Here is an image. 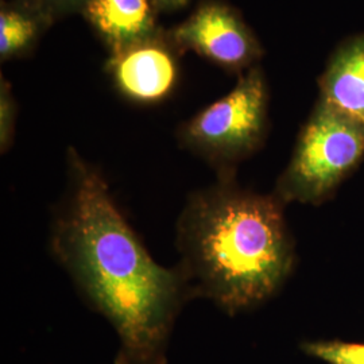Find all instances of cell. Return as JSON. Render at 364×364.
Returning <instances> with one entry per match:
<instances>
[{
	"label": "cell",
	"instance_id": "cell-1",
	"mask_svg": "<svg viewBox=\"0 0 364 364\" xmlns=\"http://www.w3.org/2000/svg\"><path fill=\"white\" fill-rule=\"evenodd\" d=\"M50 251L81 297L119 338L115 364H168L170 336L195 299L178 266L151 258L109 191L105 176L73 147L66 189L55 208Z\"/></svg>",
	"mask_w": 364,
	"mask_h": 364
},
{
	"label": "cell",
	"instance_id": "cell-2",
	"mask_svg": "<svg viewBox=\"0 0 364 364\" xmlns=\"http://www.w3.org/2000/svg\"><path fill=\"white\" fill-rule=\"evenodd\" d=\"M275 196L216 180L188 197L177 219V264L195 299L235 316L272 299L294 264L293 240Z\"/></svg>",
	"mask_w": 364,
	"mask_h": 364
},
{
	"label": "cell",
	"instance_id": "cell-3",
	"mask_svg": "<svg viewBox=\"0 0 364 364\" xmlns=\"http://www.w3.org/2000/svg\"><path fill=\"white\" fill-rule=\"evenodd\" d=\"M269 100L266 76L252 66L237 76L232 91L180 126L178 144L207 162L216 180L236 178L237 165L264 144Z\"/></svg>",
	"mask_w": 364,
	"mask_h": 364
},
{
	"label": "cell",
	"instance_id": "cell-4",
	"mask_svg": "<svg viewBox=\"0 0 364 364\" xmlns=\"http://www.w3.org/2000/svg\"><path fill=\"white\" fill-rule=\"evenodd\" d=\"M363 158L364 122L318 99L274 196L285 205H318L335 193Z\"/></svg>",
	"mask_w": 364,
	"mask_h": 364
},
{
	"label": "cell",
	"instance_id": "cell-5",
	"mask_svg": "<svg viewBox=\"0 0 364 364\" xmlns=\"http://www.w3.org/2000/svg\"><path fill=\"white\" fill-rule=\"evenodd\" d=\"M170 39L183 54L193 52L242 75L259 65L263 48L237 10L221 0H204L182 23L168 30Z\"/></svg>",
	"mask_w": 364,
	"mask_h": 364
},
{
	"label": "cell",
	"instance_id": "cell-6",
	"mask_svg": "<svg viewBox=\"0 0 364 364\" xmlns=\"http://www.w3.org/2000/svg\"><path fill=\"white\" fill-rule=\"evenodd\" d=\"M181 55L168 30L161 27L153 36L109 54L105 72L124 99L156 105L176 91Z\"/></svg>",
	"mask_w": 364,
	"mask_h": 364
},
{
	"label": "cell",
	"instance_id": "cell-7",
	"mask_svg": "<svg viewBox=\"0 0 364 364\" xmlns=\"http://www.w3.org/2000/svg\"><path fill=\"white\" fill-rule=\"evenodd\" d=\"M154 0H87L80 14L109 54L156 33Z\"/></svg>",
	"mask_w": 364,
	"mask_h": 364
},
{
	"label": "cell",
	"instance_id": "cell-8",
	"mask_svg": "<svg viewBox=\"0 0 364 364\" xmlns=\"http://www.w3.org/2000/svg\"><path fill=\"white\" fill-rule=\"evenodd\" d=\"M320 100L364 122V34L344 39L318 78Z\"/></svg>",
	"mask_w": 364,
	"mask_h": 364
},
{
	"label": "cell",
	"instance_id": "cell-9",
	"mask_svg": "<svg viewBox=\"0 0 364 364\" xmlns=\"http://www.w3.org/2000/svg\"><path fill=\"white\" fill-rule=\"evenodd\" d=\"M45 14L19 0H1L0 4V60L1 63L26 57L52 26Z\"/></svg>",
	"mask_w": 364,
	"mask_h": 364
},
{
	"label": "cell",
	"instance_id": "cell-10",
	"mask_svg": "<svg viewBox=\"0 0 364 364\" xmlns=\"http://www.w3.org/2000/svg\"><path fill=\"white\" fill-rule=\"evenodd\" d=\"M301 350L326 364H364V343L306 341Z\"/></svg>",
	"mask_w": 364,
	"mask_h": 364
},
{
	"label": "cell",
	"instance_id": "cell-11",
	"mask_svg": "<svg viewBox=\"0 0 364 364\" xmlns=\"http://www.w3.org/2000/svg\"><path fill=\"white\" fill-rule=\"evenodd\" d=\"M16 117H18V105L11 91V85L1 76L0 77V150H1V154H6L13 144Z\"/></svg>",
	"mask_w": 364,
	"mask_h": 364
},
{
	"label": "cell",
	"instance_id": "cell-12",
	"mask_svg": "<svg viewBox=\"0 0 364 364\" xmlns=\"http://www.w3.org/2000/svg\"><path fill=\"white\" fill-rule=\"evenodd\" d=\"M45 14L50 21L55 22L66 15L80 13L87 0H19Z\"/></svg>",
	"mask_w": 364,
	"mask_h": 364
},
{
	"label": "cell",
	"instance_id": "cell-13",
	"mask_svg": "<svg viewBox=\"0 0 364 364\" xmlns=\"http://www.w3.org/2000/svg\"><path fill=\"white\" fill-rule=\"evenodd\" d=\"M189 1L191 0H154L156 9L159 11H168V13L181 10Z\"/></svg>",
	"mask_w": 364,
	"mask_h": 364
}]
</instances>
